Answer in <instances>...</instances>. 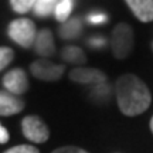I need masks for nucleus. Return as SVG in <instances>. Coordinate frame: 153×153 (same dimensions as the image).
<instances>
[{
	"label": "nucleus",
	"instance_id": "nucleus-21",
	"mask_svg": "<svg viewBox=\"0 0 153 153\" xmlns=\"http://www.w3.org/2000/svg\"><path fill=\"white\" fill-rule=\"evenodd\" d=\"M150 131L153 132V116H152V119H150Z\"/></svg>",
	"mask_w": 153,
	"mask_h": 153
},
{
	"label": "nucleus",
	"instance_id": "nucleus-15",
	"mask_svg": "<svg viewBox=\"0 0 153 153\" xmlns=\"http://www.w3.org/2000/svg\"><path fill=\"white\" fill-rule=\"evenodd\" d=\"M36 1H37V0H10V4L16 13L24 14V13H27V11L33 10Z\"/></svg>",
	"mask_w": 153,
	"mask_h": 153
},
{
	"label": "nucleus",
	"instance_id": "nucleus-11",
	"mask_svg": "<svg viewBox=\"0 0 153 153\" xmlns=\"http://www.w3.org/2000/svg\"><path fill=\"white\" fill-rule=\"evenodd\" d=\"M61 58L65 62H70V64H85V61H87V57L84 54V51L81 48L75 47V45L64 47L62 53H61Z\"/></svg>",
	"mask_w": 153,
	"mask_h": 153
},
{
	"label": "nucleus",
	"instance_id": "nucleus-13",
	"mask_svg": "<svg viewBox=\"0 0 153 153\" xmlns=\"http://www.w3.org/2000/svg\"><path fill=\"white\" fill-rule=\"evenodd\" d=\"M81 22L78 19H68L60 28V36L62 38H75L81 33Z\"/></svg>",
	"mask_w": 153,
	"mask_h": 153
},
{
	"label": "nucleus",
	"instance_id": "nucleus-9",
	"mask_svg": "<svg viewBox=\"0 0 153 153\" xmlns=\"http://www.w3.org/2000/svg\"><path fill=\"white\" fill-rule=\"evenodd\" d=\"M24 102L17 95H13L9 91H0V116H10L22 112Z\"/></svg>",
	"mask_w": 153,
	"mask_h": 153
},
{
	"label": "nucleus",
	"instance_id": "nucleus-18",
	"mask_svg": "<svg viewBox=\"0 0 153 153\" xmlns=\"http://www.w3.org/2000/svg\"><path fill=\"white\" fill-rule=\"evenodd\" d=\"M51 153H88V152L81 148H76V146H62V148L55 149L54 152Z\"/></svg>",
	"mask_w": 153,
	"mask_h": 153
},
{
	"label": "nucleus",
	"instance_id": "nucleus-3",
	"mask_svg": "<svg viewBox=\"0 0 153 153\" xmlns=\"http://www.w3.org/2000/svg\"><path fill=\"white\" fill-rule=\"evenodd\" d=\"M7 34L19 45H22L24 48H30V47L34 45L37 30H36V24L33 23V20H30V19H16L9 24Z\"/></svg>",
	"mask_w": 153,
	"mask_h": 153
},
{
	"label": "nucleus",
	"instance_id": "nucleus-6",
	"mask_svg": "<svg viewBox=\"0 0 153 153\" xmlns=\"http://www.w3.org/2000/svg\"><path fill=\"white\" fill-rule=\"evenodd\" d=\"M28 78L22 68H13L3 76V87L13 95L20 97L28 89Z\"/></svg>",
	"mask_w": 153,
	"mask_h": 153
},
{
	"label": "nucleus",
	"instance_id": "nucleus-8",
	"mask_svg": "<svg viewBox=\"0 0 153 153\" xmlns=\"http://www.w3.org/2000/svg\"><path fill=\"white\" fill-rule=\"evenodd\" d=\"M34 50L38 55H41L44 58L54 55L55 53V44H54V37L53 33L48 28H43L40 30L36 36L34 40Z\"/></svg>",
	"mask_w": 153,
	"mask_h": 153
},
{
	"label": "nucleus",
	"instance_id": "nucleus-20",
	"mask_svg": "<svg viewBox=\"0 0 153 153\" xmlns=\"http://www.w3.org/2000/svg\"><path fill=\"white\" fill-rule=\"evenodd\" d=\"M9 142V132L4 126L0 123V143H7Z\"/></svg>",
	"mask_w": 153,
	"mask_h": 153
},
{
	"label": "nucleus",
	"instance_id": "nucleus-2",
	"mask_svg": "<svg viewBox=\"0 0 153 153\" xmlns=\"http://www.w3.org/2000/svg\"><path fill=\"white\" fill-rule=\"evenodd\" d=\"M133 47H135V37L132 27L126 23L116 24L111 37V48L114 57L118 60H125L131 55Z\"/></svg>",
	"mask_w": 153,
	"mask_h": 153
},
{
	"label": "nucleus",
	"instance_id": "nucleus-10",
	"mask_svg": "<svg viewBox=\"0 0 153 153\" xmlns=\"http://www.w3.org/2000/svg\"><path fill=\"white\" fill-rule=\"evenodd\" d=\"M132 13L142 23L153 20V0H125Z\"/></svg>",
	"mask_w": 153,
	"mask_h": 153
},
{
	"label": "nucleus",
	"instance_id": "nucleus-12",
	"mask_svg": "<svg viewBox=\"0 0 153 153\" xmlns=\"http://www.w3.org/2000/svg\"><path fill=\"white\" fill-rule=\"evenodd\" d=\"M58 0H37L33 7L34 14L37 17H48L54 14Z\"/></svg>",
	"mask_w": 153,
	"mask_h": 153
},
{
	"label": "nucleus",
	"instance_id": "nucleus-4",
	"mask_svg": "<svg viewBox=\"0 0 153 153\" xmlns=\"http://www.w3.org/2000/svg\"><path fill=\"white\" fill-rule=\"evenodd\" d=\"M22 132L24 137L33 143H44L50 137L48 126L45 125V122L40 116L36 115H28L23 118Z\"/></svg>",
	"mask_w": 153,
	"mask_h": 153
},
{
	"label": "nucleus",
	"instance_id": "nucleus-17",
	"mask_svg": "<svg viewBox=\"0 0 153 153\" xmlns=\"http://www.w3.org/2000/svg\"><path fill=\"white\" fill-rule=\"evenodd\" d=\"M4 153H40V150L34 148L33 145H19V146L6 150Z\"/></svg>",
	"mask_w": 153,
	"mask_h": 153
},
{
	"label": "nucleus",
	"instance_id": "nucleus-7",
	"mask_svg": "<svg viewBox=\"0 0 153 153\" xmlns=\"http://www.w3.org/2000/svg\"><path fill=\"white\" fill-rule=\"evenodd\" d=\"M70 79L78 84H85V85H99L105 84L108 81V78L102 71H99L97 68H87V67H76L72 68L70 74Z\"/></svg>",
	"mask_w": 153,
	"mask_h": 153
},
{
	"label": "nucleus",
	"instance_id": "nucleus-14",
	"mask_svg": "<svg viewBox=\"0 0 153 153\" xmlns=\"http://www.w3.org/2000/svg\"><path fill=\"white\" fill-rule=\"evenodd\" d=\"M72 7H74V0H58L55 11H54L55 19L61 23H65L70 19Z\"/></svg>",
	"mask_w": 153,
	"mask_h": 153
},
{
	"label": "nucleus",
	"instance_id": "nucleus-1",
	"mask_svg": "<svg viewBox=\"0 0 153 153\" xmlns=\"http://www.w3.org/2000/svg\"><path fill=\"white\" fill-rule=\"evenodd\" d=\"M115 95L120 112L126 116L143 114L152 102L148 85L133 74H123L116 79Z\"/></svg>",
	"mask_w": 153,
	"mask_h": 153
},
{
	"label": "nucleus",
	"instance_id": "nucleus-5",
	"mask_svg": "<svg viewBox=\"0 0 153 153\" xmlns=\"http://www.w3.org/2000/svg\"><path fill=\"white\" fill-rule=\"evenodd\" d=\"M30 71L41 81H58L65 71V67L62 64H54L45 58H41L31 62Z\"/></svg>",
	"mask_w": 153,
	"mask_h": 153
},
{
	"label": "nucleus",
	"instance_id": "nucleus-19",
	"mask_svg": "<svg viewBox=\"0 0 153 153\" xmlns=\"http://www.w3.org/2000/svg\"><path fill=\"white\" fill-rule=\"evenodd\" d=\"M88 22L92 23V24H99V23H105L106 22V16L104 13H92L88 16Z\"/></svg>",
	"mask_w": 153,
	"mask_h": 153
},
{
	"label": "nucleus",
	"instance_id": "nucleus-16",
	"mask_svg": "<svg viewBox=\"0 0 153 153\" xmlns=\"http://www.w3.org/2000/svg\"><path fill=\"white\" fill-rule=\"evenodd\" d=\"M14 58V51L9 47H0V71L4 70Z\"/></svg>",
	"mask_w": 153,
	"mask_h": 153
}]
</instances>
